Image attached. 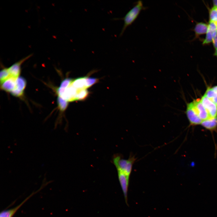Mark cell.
I'll use <instances>...</instances> for the list:
<instances>
[{"instance_id":"1","label":"cell","mask_w":217,"mask_h":217,"mask_svg":"<svg viewBox=\"0 0 217 217\" xmlns=\"http://www.w3.org/2000/svg\"><path fill=\"white\" fill-rule=\"evenodd\" d=\"M147 8V7L143 6V1L139 0L134 3V6L123 17L114 19L115 20H120L124 21V24L119 36H122L127 28L135 21L142 11L146 10Z\"/></svg>"},{"instance_id":"2","label":"cell","mask_w":217,"mask_h":217,"mask_svg":"<svg viewBox=\"0 0 217 217\" xmlns=\"http://www.w3.org/2000/svg\"><path fill=\"white\" fill-rule=\"evenodd\" d=\"M136 159L135 156L131 154L127 159H124L121 154H115L113 158V162L117 171L122 172L130 176L133 164Z\"/></svg>"},{"instance_id":"3","label":"cell","mask_w":217,"mask_h":217,"mask_svg":"<svg viewBox=\"0 0 217 217\" xmlns=\"http://www.w3.org/2000/svg\"><path fill=\"white\" fill-rule=\"evenodd\" d=\"M185 113L190 125L195 126L201 124L202 120L198 115L192 102L187 103Z\"/></svg>"},{"instance_id":"4","label":"cell","mask_w":217,"mask_h":217,"mask_svg":"<svg viewBox=\"0 0 217 217\" xmlns=\"http://www.w3.org/2000/svg\"><path fill=\"white\" fill-rule=\"evenodd\" d=\"M44 185L43 184L41 187L36 191L33 192L30 195L25 199L21 203L11 209H5L2 211L0 213V217H13L18 209L28 200L33 195L39 192L44 187Z\"/></svg>"},{"instance_id":"5","label":"cell","mask_w":217,"mask_h":217,"mask_svg":"<svg viewBox=\"0 0 217 217\" xmlns=\"http://www.w3.org/2000/svg\"><path fill=\"white\" fill-rule=\"evenodd\" d=\"M200 99L210 118L217 117V105L209 99L204 94Z\"/></svg>"},{"instance_id":"6","label":"cell","mask_w":217,"mask_h":217,"mask_svg":"<svg viewBox=\"0 0 217 217\" xmlns=\"http://www.w3.org/2000/svg\"><path fill=\"white\" fill-rule=\"evenodd\" d=\"M192 102L196 112L202 121L211 118L207 110L202 104L200 99H194Z\"/></svg>"},{"instance_id":"7","label":"cell","mask_w":217,"mask_h":217,"mask_svg":"<svg viewBox=\"0 0 217 217\" xmlns=\"http://www.w3.org/2000/svg\"><path fill=\"white\" fill-rule=\"evenodd\" d=\"M32 55V54H30L22 58L8 68L11 77L17 78L19 77L21 71V65L26 60L31 57Z\"/></svg>"},{"instance_id":"8","label":"cell","mask_w":217,"mask_h":217,"mask_svg":"<svg viewBox=\"0 0 217 217\" xmlns=\"http://www.w3.org/2000/svg\"><path fill=\"white\" fill-rule=\"evenodd\" d=\"M118 180L124 193L126 203H127V194L130 176L125 173L117 171Z\"/></svg>"},{"instance_id":"9","label":"cell","mask_w":217,"mask_h":217,"mask_svg":"<svg viewBox=\"0 0 217 217\" xmlns=\"http://www.w3.org/2000/svg\"><path fill=\"white\" fill-rule=\"evenodd\" d=\"M17 78L9 77L1 83V89L6 92L11 93L16 87Z\"/></svg>"},{"instance_id":"10","label":"cell","mask_w":217,"mask_h":217,"mask_svg":"<svg viewBox=\"0 0 217 217\" xmlns=\"http://www.w3.org/2000/svg\"><path fill=\"white\" fill-rule=\"evenodd\" d=\"M201 125L206 129L211 131H213L217 129V117L210 118L203 121Z\"/></svg>"},{"instance_id":"11","label":"cell","mask_w":217,"mask_h":217,"mask_svg":"<svg viewBox=\"0 0 217 217\" xmlns=\"http://www.w3.org/2000/svg\"><path fill=\"white\" fill-rule=\"evenodd\" d=\"M206 34L203 43V45L207 44L212 42L213 38L217 34V28L213 25L209 26Z\"/></svg>"},{"instance_id":"12","label":"cell","mask_w":217,"mask_h":217,"mask_svg":"<svg viewBox=\"0 0 217 217\" xmlns=\"http://www.w3.org/2000/svg\"><path fill=\"white\" fill-rule=\"evenodd\" d=\"M86 77H80L72 80L71 85L77 90L86 89Z\"/></svg>"},{"instance_id":"13","label":"cell","mask_w":217,"mask_h":217,"mask_svg":"<svg viewBox=\"0 0 217 217\" xmlns=\"http://www.w3.org/2000/svg\"><path fill=\"white\" fill-rule=\"evenodd\" d=\"M208 24L203 22L198 23L196 25L194 30L196 37L206 34L208 29Z\"/></svg>"},{"instance_id":"14","label":"cell","mask_w":217,"mask_h":217,"mask_svg":"<svg viewBox=\"0 0 217 217\" xmlns=\"http://www.w3.org/2000/svg\"><path fill=\"white\" fill-rule=\"evenodd\" d=\"M26 85V80L23 77H19L16 79V87L13 90L19 93H24V90Z\"/></svg>"},{"instance_id":"15","label":"cell","mask_w":217,"mask_h":217,"mask_svg":"<svg viewBox=\"0 0 217 217\" xmlns=\"http://www.w3.org/2000/svg\"><path fill=\"white\" fill-rule=\"evenodd\" d=\"M204 95L217 105V93L212 89V87H207Z\"/></svg>"},{"instance_id":"16","label":"cell","mask_w":217,"mask_h":217,"mask_svg":"<svg viewBox=\"0 0 217 217\" xmlns=\"http://www.w3.org/2000/svg\"><path fill=\"white\" fill-rule=\"evenodd\" d=\"M68 102L61 97L58 96L57 98L58 107L61 111H64L67 108L68 105Z\"/></svg>"},{"instance_id":"17","label":"cell","mask_w":217,"mask_h":217,"mask_svg":"<svg viewBox=\"0 0 217 217\" xmlns=\"http://www.w3.org/2000/svg\"><path fill=\"white\" fill-rule=\"evenodd\" d=\"M209 21L212 22L217 25V7L213 6L209 12Z\"/></svg>"},{"instance_id":"18","label":"cell","mask_w":217,"mask_h":217,"mask_svg":"<svg viewBox=\"0 0 217 217\" xmlns=\"http://www.w3.org/2000/svg\"><path fill=\"white\" fill-rule=\"evenodd\" d=\"M89 92L86 89L79 90L76 96V100H82L86 99L88 96Z\"/></svg>"},{"instance_id":"19","label":"cell","mask_w":217,"mask_h":217,"mask_svg":"<svg viewBox=\"0 0 217 217\" xmlns=\"http://www.w3.org/2000/svg\"><path fill=\"white\" fill-rule=\"evenodd\" d=\"M11 77L8 68H4L0 71V80L1 83Z\"/></svg>"},{"instance_id":"20","label":"cell","mask_w":217,"mask_h":217,"mask_svg":"<svg viewBox=\"0 0 217 217\" xmlns=\"http://www.w3.org/2000/svg\"><path fill=\"white\" fill-rule=\"evenodd\" d=\"M98 81V79L92 77H86V87L87 88L96 83Z\"/></svg>"},{"instance_id":"21","label":"cell","mask_w":217,"mask_h":217,"mask_svg":"<svg viewBox=\"0 0 217 217\" xmlns=\"http://www.w3.org/2000/svg\"><path fill=\"white\" fill-rule=\"evenodd\" d=\"M212 42L215 49H217V34L213 38Z\"/></svg>"},{"instance_id":"22","label":"cell","mask_w":217,"mask_h":217,"mask_svg":"<svg viewBox=\"0 0 217 217\" xmlns=\"http://www.w3.org/2000/svg\"><path fill=\"white\" fill-rule=\"evenodd\" d=\"M212 2L214 6L217 7V0H213Z\"/></svg>"},{"instance_id":"23","label":"cell","mask_w":217,"mask_h":217,"mask_svg":"<svg viewBox=\"0 0 217 217\" xmlns=\"http://www.w3.org/2000/svg\"><path fill=\"white\" fill-rule=\"evenodd\" d=\"M212 89L217 93V85L213 86L212 87Z\"/></svg>"},{"instance_id":"24","label":"cell","mask_w":217,"mask_h":217,"mask_svg":"<svg viewBox=\"0 0 217 217\" xmlns=\"http://www.w3.org/2000/svg\"><path fill=\"white\" fill-rule=\"evenodd\" d=\"M214 55L217 57V49L215 50Z\"/></svg>"}]
</instances>
